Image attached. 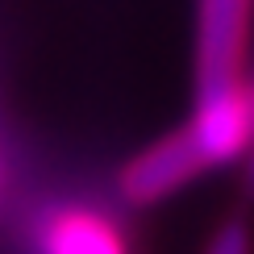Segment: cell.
<instances>
[{
	"label": "cell",
	"instance_id": "cell-5",
	"mask_svg": "<svg viewBox=\"0 0 254 254\" xmlns=\"http://www.w3.org/2000/svg\"><path fill=\"white\" fill-rule=\"evenodd\" d=\"M246 179H250V188H254V150H250V158H246Z\"/></svg>",
	"mask_w": 254,
	"mask_h": 254
},
{
	"label": "cell",
	"instance_id": "cell-4",
	"mask_svg": "<svg viewBox=\"0 0 254 254\" xmlns=\"http://www.w3.org/2000/svg\"><path fill=\"white\" fill-rule=\"evenodd\" d=\"M4 175H8V167H4V150H0V200H4Z\"/></svg>",
	"mask_w": 254,
	"mask_h": 254
},
{
	"label": "cell",
	"instance_id": "cell-2",
	"mask_svg": "<svg viewBox=\"0 0 254 254\" xmlns=\"http://www.w3.org/2000/svg\"><path fill=\"white\" fill-rule=\"evenodd\" d=\"M200 171H204V167H200L196 150L188 146V137L179 129H171V133L154 137L150 146H142V150L121 167L117 192H121L125 204L146 208V204H158V200L175 196L179 188H188Z\"/></svg>",
	"mask_w": 254,
	"mask_h": 254
},
{
	"label": "cell",
	"instance_id": "cell-3",
	"mask_svg": "<svg viewBox=\"0 0 254 254\" xmlns=\"http://www.w3.org/2000/svg\"><path fill=\"white\" fill-rule=\"evenodd\" d=\"M204 254H254L250 225L246 221H225V225H217V234L208 238Z\"/></svg>",
	"mask_w": 254,
	"mask_h": 254
},
{
	"label": "cell",
	"instance_id": "cell-1",
	"mask_svg": "<svg viewBox=\"0 0 254 254\" xmlns=\"http://www.w3.org/2000/svg\"><path fill=\"white\" fill-rule=\"evenodd\" d=\"M25 254H133L129 234L96 200L59 196L25 217Z\"/></svg>",
	"mask_w": 254,
	"mask_h": 254
}]
</instances>
